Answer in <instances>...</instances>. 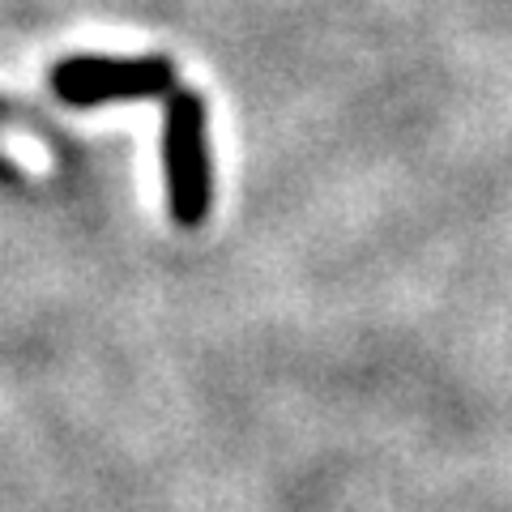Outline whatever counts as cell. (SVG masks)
<instances>
[{
    "label": "cell",
    "instance_id": "6da1fadb",
    "mask_svg": "<svg viewBox=\"0 0 512 512\" xmlns=\"http://www.w3.org/2000/svg\"><path fill=\"white\" fill-rule=\"evenodd\" d=\"M163 150L171 214L184 227H197L210 214V146H205V103L192 90L171 94Z\"/></svg>",
    "mask_w": 512,
    "mask_h": 512
},
{
    "label": "cell",
    "instance_id": "7a4b0ae2",
    "mask_svg": "<svg viewBox=\"0 0 512 512\" xmlns=\"http://www.w3.org/2000/svg\"><path fill=\"white\" fill-rule=\"evenodd\" d=\"M175 82V69L167 60H103V56H77L64 60L52 90L64 103L90 107V103H116V99H150Z\"/></svg>",
    "mask_w": 512,
    "mask_h": 512
}]
</instances>
